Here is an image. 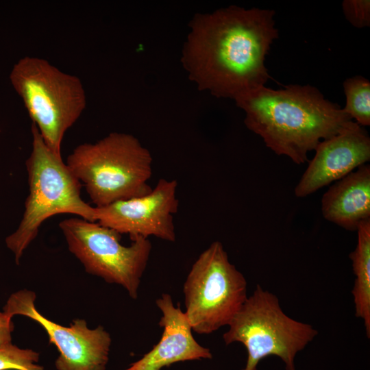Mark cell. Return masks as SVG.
Returning <instances> with one entry per match:
<instances>
[{"instance_id": "cell-1", "label": "cell", "mask_w": 370, "mask_h": 370, "mask_svg": "<svg viewBox=\"0 0 370 370\" xmlns=\"http://www.w3.org/2000/svg\"><path fill=\"white\" fill-rule=\"evenodd\" d=\"M275 12L236 5L196 14L189 24L182 63L201 90L234 100L265 86V58L278 38Z\"/></svg>"}, {"instance_id": "cell-2", "label": "cell", "mask_w": 370, "mask_h": 370, "mask_svg": "<svg viewBox=\"0 0 370 370\" xmlns=\"http://www.w3.org/2000/svg\"><path fill=\"white\" fill-rule=\"evenodd\" d=\"M245 112L246 127L266 146L297 164L323 140L345 127L352 119L315 87L290 84L274 90L262 86L234 99Z\"/></svg>"}, {"instance_id": "cell-3", "label": "cell", "mask_w": 370, "mask_h": 370, "mask_svg": "<svg viewBox=\"0 0 370 370\" xmlns=\"http://www.w3.org/2000/svg\"><path fill=\"white\" fill-rule=\"evenodd\" d=\"M152 162L149 151L135 136L112 132L76 147L66 164L84 184L94 207L99 208L148 194Z\"/></svg>"}, {"instance_id": "cell-4", "label": "cell", "mask_w": 370, "mask_h": 370, "mask_svg": "<svg viewBox=\"0 0 370 370\" xmlns=\"http://www.w3.org/2000/svg\"><path fill=\"white\" fill-rule=\"evenodd\" d=\"M32 149L25 162L29 194L16 230L5 238L7 247L18 264L25 250L37 236L41 224L58 214H72L95 221V208L81 197V182L45 143L32 124Z\"/></svg>"}, {"instance_id": "cell-5", "label": "cell", "mask_w": 370, "mask_h": 370, "mask_svg": "<svg viewBox=\"0 0 370 370\" xmlns=\"http://www.w3.org/2000/svg\"><path fill=\"white\" fill-rule=\"evenodd\" d=\"M10 79L45 143L61 156L65 132L86 106L81 80L43 58L32 56L14 65Z\"/></svg>"}, {"instance_id": "cell-6", "label": "cell", "mask_w": 370, "mask_h": 370, "mask_svg": "<svg viewBox=\"0 0 370 370\" xmlns=\"http://www.w3.org/2000/svg\"><path fill=\"white\" fill-rule=\"evenodd\" d=\"M227 326L223 335L225 344L241 343L247 350L243 370H258L259 362L271 356L280 358L286 370H295L296 355L318 334L310 324L287 315L277 296L260 284Z\"/></svg>"}, {"instance_id": "cell-7", "label": "cell", "mask_w": 370, "mask_h": 370, "mask_svg": "<svg viewBox=\"0 0 370 370\" xmlns=\"http://www.w3.org/2000/svg\"><path fill=\"white\" fill-rule=\"evenodd\" d=\"M184 312L192 330L209 334L228 325L247 299L245 278L222 243H212L195 261L183 286Z\"/></svg>"}, {"instance_id": "cell-8", "label": "cell", "mask_w": 370, "mask_h": 370, "mask_svg": "<svg viewBox=\"0 0 370 370\" xmlns=\"http://www.w3.org/2000/svg\"><path fill=\"white\" fill-rule=\"evenodd\" d=\"M59 227L69 251L87 273L121 285L131 298L137 299L152 249L148 238L138 236L125 246L115 230L78 217L61 221Z\"/></svg>"}, {"instance_id": "cell-9", "label": "cell", "mask_w": 370, "mask_h": 370, "mask_svg": "<svg viewBox=\"0 0 370 370\" xmlns=\"http://www.w3.org/2000/svg\"><path fill=\"white\" fill-rule=\"evenodd\" d=\"M36 297L32 291L19 290L8 297L3 311L12 319L14 315L27 317L43 328L49 343L59 352L57 370H106L112 339L104 328L90 329L82 319L73 320L69 327L59 325L37 310Z\"/></svg>"}, {"instance_id": "cell-10", "label": "cell", "mask_w": 370, "mask_h": 370, "mask_svg": "<svg viewBox=\"0 0 370 370\" xmlns=\"http://www.w3.org/2000/svg\"><path fill=\"white\" fill-rule=\"evenodd\" d=\"M177 182L160 178L147 195L95 208V221L131 239L155 236L175 242L173 216L177 212Z\"/></svg>"}, {"instance_id": "cell-11", "label": "cell", "mask_w": 370, "mask_h": 370, "mask_svg": "<svg viewBox=\"0 0 370 370\" xmlns=\"http://www.w3.org/2000/svg\"><path fill=\"white\" fill-rule=\"evenodd\" d=\"M314 158L295 188L305 197L344 177L370 160V138L362 126L352 121L337 134L321 140Z\"/></svg>"}, {"instance_id": "cell-12", "label": "cell", "mask_w": 370, "mask_h": 370, "mask_svg": "<svg viewBox=\"0 0 370 370\" xmlns=\"http://www.w3.org/2000/svg\"><path fill=\"white\" fill-rule=\"evenodd\" d=\"M156 304L162 313L159 321L163 330L161 338L149 352L125 370H162L179 362L212 358L210 350L195 339L184 312L180 306L174 305L169 294H162Z\"/></svg>"}, {"instance_id": "cell-13", "label": "cell", "mask_w": 370, "mask_h": 370, "mask_svg": "<svg viewBox=\"0 0 370 370\" xmlns=\"http://www.w3.org/2000/svg\"><path fill=\"white\" fill-rule=\"evenodd\" d=\"M321 212L327 221L349 231L370 219V166L362 165L332 185L322 197Z\"/></svg>"}, {"instance_id": "cell-14", "label": "cell", "mask_w": 370, "mask_h": 370, "mask_svg": "<svg viewBox=\"0 0 370 370\" xmlns=\"http://www.w3.org/2000/svg\"><path fill=\"white\" fill-rule=\"evenodd\" d=\"M358 239L349 258L355 275L352 291L355 315L363 321L365 332L370 338V219L362 222L357 230Z\"/></svg>"}, {"instance_id": "cell-15", "label": "cell", "mask_w": 370, "mask_h": 370, "mask_svg": "<svg viewBox=\"0 0 370 370\" xmlns=\"http://www.w3.org/2000/svg\"><path fill=\"white\" fill-rule=\"evenodd\" d=\"M346 103L343 111L360 126L370 125V82L360 75L343 82Z\"/></svg>"}, {"instance_id": "cell-16", "label": "cell", "mask_w": 370, "mask_h": 370, "mask_svg": "<svg viewBox=\"0 0 370 370\" xmlns=\"http://www.w3.org/2000/svg\"><path fill=\"white\" fill-rule=\"evenodd\" d=\"M39 354L12 343L0 347V370H44L37 365Z\"/></svg>"}, {"instance_id": "cell-17", "label": "cell", "mask_w": 370, "mask_h": 370, "mask_svg": "<svg viewBox=\"0 0 370 370\" xmlns=\"http://www.w3.org/2000/svg\"><path fill=\"white\" fill-rule=\"evenodd\" d=\"M342 8L345 18L354 27L370 25L369 0H344Z\"/></svg>"}, {"instance_id": "cell-18", "label": "cell", "mask_w": 370, "mask_h": 370, "mask_svg": "<svg viewBox=\"0 0 370 370\" xmlns=\"http://www.w3.org/2000/svg\"><path fill=\"white\" fill-rule=\"evenodd\" d=\"M14 324L12 318L0 311V347L12 343Z\"/></svg>"}]
</instances>
